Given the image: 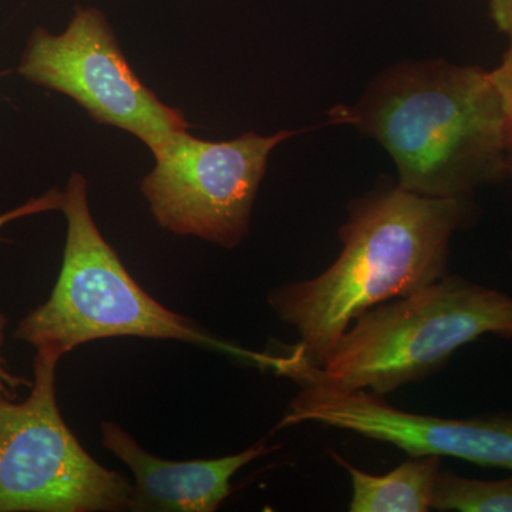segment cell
I'll return each instance as SVG.
<instances>
[{"mask_svg":"<svg viewBox=\"0 0 512 512\" xmlns=\"http://www.w3.org/2000/svg\"><path fill=\"white\" fill-rule=\"evenodd\" d=\"M433 510L457 512H512V478L474 480L440 471Z\"/></svg>","mask_w":512,"mask_h":512,"instance_id":"cell-11","label":"cell"},{"mask_svg":"<svg viewBox=\"0 0 512 512\" xmlns=\"http://www.w3.org/2000/svg\"><path fill=\"white\" fill-rule=\"evenodd\" d=\"M348 471L352 483V512H427L433 510L434 491L441 471V457L410 456L383 476L367 473L332 453Z\"/></svg>","mask_w":512,"mask_h":512,"instance_id":"cell-10","label":"cell"},{"mask_svg":"<svg viewBox=\"0 0 512 512\" xmlns=\"http://www.w3.org/2000/svg\"><path fill=\"white\" fill-rule=\"evenodd\" d=\"M64 201V192L59 188H52L40 195V197L32 198L18 208H13L8 212L0 214V229L8 225L9 222L18 221L20 218L30 217V215L42 214V212L62 210ZM0 242H9L8 239L0 235Z\"/></svg>","mask_w":512,"mask_h":512,"instance_id":"cell-13","label":"cell"},{"mask_svg":"<svg viewBox=\"0 0 512 512\" xmlns=\"http://www.w3.org/2000/svg\"><path fill=\"white\" fill-rule=\"evenodd\" d=\"M332 123L353 124L393 158L399 187L431 198L470 197L508 178L500 96L491 73L444 60L404 62L377 77Z\"/></svg>","mask_w":512,"mask_h":512,"instance_id":"cell-2","label":"cell"},{"mask_svg":"<svg viewBox=\"0 0 512 512\" xmlns=\"http://www.w3.org/2000/svg\"><path fill=\"white\" fill-rule=\"evenodd\" d=\"M67 221L62 269L49 299L13 330L36 349L67 355L84 343L110 338L178 340L274 369V353L238 348L165 308L148 295L100 234L87 202V181L74 173L64 191Z\"/></svg>","mask_w":512,"mask_h":512,"instance_id":"cell-4","label":"cell"},{"mask_svg":"<svg viewBox=\"0 0 512 512\" xmlns=\"http://www.w3.org/2000/svg\"><path fill=\"white\" fill-rule=\"evenodd\" d=\"M28 82L72 97L93 120L126 130L151 153L190 127L183 110L167 106L138 79L103 13L77 8L60 35L37 28L20 59Z\"/></svg>","mask_w":512,"mask_h":512,"instance_id":"cell-7","label":"cell"},{"mask_svg":"<svg viewBox=\"0 0 512 512\" xmlns=\"http://www.w3.org/2000/svg\"><path fill=\"white\" fill-rule=\"evenodd\" d=\"M278 429L315 423L402 448L409 456L454 457L512 471V414L467 419L406 412L369 390L301 383Z\"/></svg>","mask_w":512,"mask_h":512,"instance_id":"cell-8","label":"cell"},{"mask_svg":"<svg viewBox=\"0 0 512 512\" xmlns=\"http://www.w3.org/2000/svg\"><path fill=\"white\" fill-rule=\"evenodd\" d=\"M488 335L512 339V296L447 274L360 315L322 366L302 365L285 352L275 373L383 396L433 375L458 349Z\"/></svg>","mask_w":512,"mask_h":512,"instance_id":"cell-3","label":"cell"},{"mask_svg":"<svg viewBox=\"0 0 512 512\" xmlns=\"http://www.w3.org/2000/svg\"><path fill=\"white\" fill-rule=\"evenodd\" d=\"M508 37L510 45L505 50L503 60L490 73L503 109L505 163L508 178L512 180V33Z\"/></svg>","mask_w":512,"mask_h":512,"instance_id":"cell-12","label":"cell"},{"mask_svg":"<svg viewBox=\"0 0 512 512\" xmlns=\"http://www.w3.org/2000/svg\"><path fill=\"white\" fill-rule=\"evenodd\" d=\"M101 444L133 474L128 511L136 512L217 511L231 494L232 477L272 451L262 440L231 456L164 460L144 450L128 431L113 421L101 424Z\"/></svg>","mask_w":512,"mask_h":512,"instance_id":"cell-9","label":"cell"},{"mask_svg":"<svg viewBox=\"0 0 512 512\" xmlns=\"http://www.w3.org/2000/svg\"><path fill=\"white\" fill-rule=\"evenodd\" d=\"M6 326H8V318H6L5 313L0 312V400H15L18 397L19 387H30L32 382H29L25 377L12 375L6 367L5 357L2 356Z\"/></svg>","mask_w":512,"mask_h":512,"instance_id":"cell-14","label":"cell"},{"mask_svg":"<svg viewBox=\"0 0 512 512\" xmlns=\"http://www.w3.org/2000/svg\"><path fill=\"white\" fill-rule=\"evenodd\" d=\"M474 217L470 197H424L399 185L357 198L339 231L338 259L315 278L269 292L272 311L299 335L286 352L322 366L360 315L446 276L451 238Z\"/></svg>","mask_w":512,"mask_h":512,"instance_id":"cell-1","label":"cell"},{"mask_svg":"<svg viewBox=\"0 0 512 512\" xmlns=\"http://www.w3.org/2000/svg\"><path fill=\"white\" fill-rule=\"evenodd\" d=\"M490 15L500 32L511 35L512 0H490Z\"/></svg>","mask_w":512,"mask_h":512,"instance_id":"cell-15","label":"cell"},{"mask_svg":"<svg viewBox=\"0 0 512 512\" xmlns=\"http://www.w3.org/2000/svg\"><path fill=\"white\" fill-rule=\"evenodd\" d=\"M62 357L36 349L29 396L0 400V512L128 511L131 481L94 460L63 420Z\"/></svg>","mask_w":512,"mask_h":512,"instance_id":"cell-5","label":"cell"},{"mask_svg":"<svg viewBox=\"0 0 512 512\" xmlns=\"http://www.w3.org/2000/svg\"><path fill=\"white\" fill-rule=\"evenodd\" d=\"M299 133L284 130L264 137L249 131L212 143L187 130L175 131L154 151L156 167L141 183L151 214L173 234L238 247L249 234L269 154Z\"/></svg>","mask_w":512,"mask_h":512,"instance_id":"cell-6","label":"cell"}]
</instances>
